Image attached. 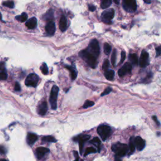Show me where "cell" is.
<instances>
[{"mask_svg": "<svg viewBox=\"0 0 161 161\" xmlns=\"http://www.w3.org/2000/svg\"><path fill=\"white\" fill-rule=\"evenodd\" d=\"M113 1H114V2L116 4H119V1H120V0H113Z\"/></svg>", "mask_w": 161, "mask_h": 161, "instance_id": "cell-45", "label": "cell"}, {"mask_svg": "<svg viewBox=\"0 0 161 161\" xmlns=\"http://www.w3.org/2000/svg\"><path fill=\"white\" fill-rule=\"evenodd\" d=\"M46 30L50 35H53L55 32V25L52 21H49L46 26Z\"/></svg>", "mask_w": 161, "mask_h": 161, "instance_id": "cell-13", "label": "cell"}, {"mask_svg": "<svg viewBox=\"0 0 161 161\" xmlns=\"http://www.w3.org/2000/svg\"><path fill=\"white\" fill-rule=\"evenodd\" d=\"M50 150L49 148L45 147H38L36 149V155L38 159H40L42 158L47 153H49Z\"/></svg>", "mask_w": 161, "mask_h": 161, "instance_id": "cell-14", "label": "cell"}, {"mask_svg": "<svg viewBox=\"0 0 161 161\" xmlns=\"http://www.w3.org/2000/svg\"><path fill=\"white\" fill-rule=\"evenodd\" d=\"M97 132L103 141H106L111 135L112 130L108 125H102L98 128Z\"/></svg>", "mask_w": 161, "mask_h": 161, "instance_id": "cell-3", "label": "cell"}, {"mask_svg": "<svg viewBox=\"0 0 161 161\" xmlns=\"http://www.w3.org/2000/svg\"><path fill=\"white\" fill-rule=\"evenodd\" d=\"M79 56L88 64L91 68H95L97 66V57L91 53L88 49L82 50L79 52Z\"/></svg>", "mask_w": 161, "mask_h": 161, "instance_id": "cell-1", "label": "cell"}, {"mask_svg": "<svg viewBox=\"0 0 161 161\" xmlns=\"http://www.w3.org/2000/svg\"><path fill=\"white\" fill-rule=\"evenodd\" d=\"M89 139H90V135H79V136L75 137V138H74L73 140L74 142H79L80 154H82V150H83V147H84V143L87 142Z\"/></svg>", "mask_w": 161, "mask_h": 161, "instance_id": "cell-9", "label": "cell"}, {"mask_svg": "<svg viewBox=\"0 0 161 161\" xmlns=\"http://www.w3.org/2000/svg\"><path fill=\"white\" fill-rule=\"evenodd\" d=\"M125 58H126V53L125 51H122L121 53V60L120 64H122L125 60Z\"/></svg>", "mask_w": 161, "mask_h": 161, "instance_id": "cell-36", "label": "cell"}, {"mask_svg": "<svg viewBox=\"0 0 161 161\" xmlns=\"http://www.w3.org/2000/svg\"><path fill=\"white\" fill-rule=\"evenodd\" d=\"M48 106H47V103L46 101H43L40 103V105L38 106V112L40 115H44L47 112Z\"/></svg>", "mask_w": 161, "mask_h": 161, "instance_id": "cell-15", "label": "cell"}, {"mask_svg": "<svg viewBox=\"0 0 161 161\" xmlns=\"http://www.w3.org/2000/svg\"><path fill=\"white\" fill-rule=\"evenodd\" d=\"M42 141L47 142H56L57 140L52 136H45L42 137Z\"/></svg>", "mask_w": 161, "mask_h": 161, "instance_id": "cell-23", "label": "cell"}, {"mask_svg": "<svg viewBox=\"0 0 161 161\" xmlns=\"http://www.w3.org/2000/svg\"><path fill=\"white\" fill-rule=\"evenodd\" d=\"M38 137L36 134L29 133L27 135V138H26V141H27L28 144L29 145H32L34 144V143L37 141Z\"/></svg>", "mask_w": 161, "mask_h": 161, "instance_id": "cell-16", "label": "cell"}, {"mask_svg": "<svg viewBox=\"0 0 161 161\" xmlns=\"http://www.w3.org/2000/svg\"><path fill=\"white\" fill-rule=\"evenodd\" d=\"M3 6L5 7H7L8 8H13L15 7V4L13 1H5L3 2Z\"/></svg>", "mask_w": 161, "mask_h": 161, "instance_id": "cell-31", "label": "cell"}, {"mask_svg": "<svg viewBox=\"0 0 161 161\" xmlns=\"http://www.w3.org/2000/svg\"><path fill=\"white\" fill-rule=\"evenodd\" d=\"M105 76L106 79L109 80H112L114 79L115 76V72L113 70H107L105 73Z\"/></svg>", "mask_w": 161, "mask_h": 161, "instance_id": "cell-20", "label": "cell"}, {"mask_svg": "<svg viewBox=\"0 0 161 161\" xmlns=\"http://www.w3.org/2000/svg\"><path fill=\"white\" fill-rule=\"evenodd\" d=\"M59 91V88L57 86H53L51 89L49 100L52 109L53 110H55L57 108V100Z\"/></svg>", "mask_w": 161, "mask_h": 161, "instance_id": "cell-4", "label": "cell"}, {"mask_svg": "<svg viewBox=\"0 0 161 161\" xmlns=\"http://www.w3.org/2000/svg\"><path fill=\"white\" fill-rule=\"evenodd\" d=\"M97 150L93 147H88L86 148L84 153V156H87L88 154H91V153H96Z\"/></svg>", "mask_w": 161, "mask_h": 161, "instance_id": "cell-30", "label": "cell"}, {"mask_svg": "<svg viewBox=\"0 0 161 161\" xmlns=\"http://www.w3.org/2000/svg\"><path fill=\"white\" fill-rule=\"evenodd\" d=\"M132 69V65L130 63H125L120 70L118 71V75L120 77L124 76L127 74L130 73Z\"/></svg>", "mask_w": 161, "mask_h": 161, "instance_id": "cell-11", "label": "cell"}, {"mask_svg": "<svg viewBox=\"0 0 161 161\" xmlns=\"http://www.w3.org/2000/svg\"><path fill=\"white\" fill-rule=\"evenodd\" d=\"M123 6L125 10L129 12H133L137 7L136 0H123Z\"/></svg>", "mask_w": 161, "mask_h": 161, "instance_id": "cell-8", "label": "cell"}, {"mask_svg": "<svg viewBox=\"0 0 161 161\" xmlns=\"http://www.w3.org/2000/svg\"><path fill=\"white\" fill-rule=\"evenodd\" d=\"M39 77L35 74H30L26 77L25 80V84L27 86H32L35 88L38 84Z\"/></svg>", "mask_w": 161, "mask_h": 161, "instance_id": "cell-6", "label": "cell"}, {"mask_svg": "<svg viewBox=\"0 0 161 161\" xmlns=\"http://www.w3.org/2000/svg\"><path fill=\"white\" fill-rule=\"evenodd\" d=\"M129 59L130 62H132V63L133 65H138L139 64V58L138 57H137V54L135 53H132V54H130L129 55Z\"/></svg>", "mask_w": 161, "mask_h": 161, "instance_id": "cell-21", "label": "cell"}, {"mask_svg": "<svg viewBox=\"0 0 161 161\" xmlns=\"http://www.w3.org/2000/svg\"><path fill=\"white\" fill-rule=\"evenodd\" d=\"M115 16V11L113 9H108L103 11L101 15V18L104 22L106 23H111L112 20Z\"/></svg>", "mask_w": 161, "mask_h": 161, "instance_id": "cell-7", "label": "cell"}, {"mask_svg": "<svg viewBox=\"0 0 161 161\" xmlns=\"http://www.w3.org/2000/svg\"><path fill=\"white\" fill-rule=\"evenodd\" d=\"M134 143H135V146L139 151L142 150L145 147V142L141 137H137L135 140H134Z\"/></svg>", "mask_w": 161, "mask_h": 161, "instance_id": "cell-12", "label": "cell"}, {"mask_svg": "<svg viewBox=\"0 0 161 161\" xmlns=\"http://www.w3.org/2000/svg\"><path fill=\"white\" fill-rule=\"evenodd\" d=\"M152 119L154 120V121L155 122H156V123L157 124V126H160V123H159V121H158L157 118L156 116H155V115L153 116V117H152Z\"/></svg>", "mask_w": 161, "mask_h": 161, "instance_id": "cell-40", "label": "cell"}, {"mask_svg": "<svg viewBox=\"0 0 161 161\" xmlns=\"http://www.w3.org/2000/svg\"><path fill=\"white\" fill-rule=\"evenodd\" d=\"M91 144H94V145H97V147H100V145H101V142L100 141V139L98 138V137H95V138H94L92 141L90 142Z\"/></svg>", "mask_w": 161, "mask_h": 161, "instance_id": "cell-33", "label": "cell"}, {"mask_svg": "<svg viewBox=\"0 0 161 161\" xmlns=\"http://www.w3.org/2000/svg\"><path fill=\"white\" fill-rule=\"evenodd\" d=\"M65 67H66L68 70H69L72 80L75 79L77 77V72L75 66H74V65H73H73H71V66H69V65H65Z\"/></svg>", "mask_w": 161, "mask_h": 161, "instance_id": "cell-19", "label": "cell"}, {"mask_svg": "<svg viewBox=\"0 0 161 161\" xmlns=\"http://www.w3.org/2000/svg\"><path fill=\"white\" fill-rule=\"evenodd\" d=\"M110 67V62L108 59H105V61H104L103 64V69L104 71H107L108 69Z\"/></svg>", "mask_w": 161, "mask_h": 161, "instance_id": "cell-34", "label": "cell"}, {"mask_svg": "<svg viewBox=\"0 0 161 161\" xmlns=\"http://www.w3.org/2000/svg\"><path fill=\"white\" fill-rule=\"evenodd\" d=\"M112 149L115 152L116 157H122L127 154L128 150H129V147L126 144L117 143L115 145H113Z\"/></svg>", "mask_w": 161, "mask_h": 161, "instance_id": "cell-2", "label": "cell"}, {"mask_svg": "<svg viewBox=\"0 0 161 161\" xmlns=\"http://www.w3.org/2000/svg\"><path fill=\"white\" fill-rule=\"evenodd\" d=\"M53 11L52 10H50L49 11H47V13L45 15V18H46V20H49V21H51L52 19L53 18Z\"/></svg>", "mask_w": 161, "mask_h": 161, "instance_id": "cell-26", "label": "cell"}, {"mask_svg": "<svg viewBox=\"0 0 161 161\" xmlns=\"http://www.w3.org/2000/svg\"><path fill=\"white\" fill-rule=\"evenodd\" d=\"M111 61H112V64L113 66H115L116 65V61H117V50L115 49L113 50L112 57H111Z\"/></svg>", "mask_w": 161, "mask_h": 161, "instance_id": "cell-27", "label": "cell"}, {"mask_svg": "<svg viewBox=\"0 0 161 161\" xmlns=\"http://www.w3.org/2000/svg\"><path fill=\"white\" fill-rule=\"evenodd\" d=\"M74 156H75L76 160H78L79 159V155H78V152H77V151H74Z\"/></svg>", "mask_w": 161, "mask_h": 161, "instance_id": "cell-42", "label": "cell"}, {"mask_svg": "<svg viewBox=\"0 0 161 161\" xmlns=\"http://www.w3.org/2000/svg\"><path fill=\"white\" fill-rule=\"evenodd\" d=\"M89 11H95V10H96V8H95V7L93 5H89Z\"/></svg>", "mask_w": 161, "mask_h": 161, "instance_id": "cell-41", "label": "cell"}, {"mask_svg": "<svg viewBox=\"0 0 161 161\" xmlns=\"http://www.w3.org/2000/svg\"><path fill=\"white\" fill-rule=\"evenodd\" d=\"M88 50L91 53H93L94 56L98 57L100 53V47L99 46V43H98V41L96 39L91 40L90 43H89Z\"/></svg>", "mask_w": 161, "mask_h": 161, "instance_id": "cell-5", "label": "cell"}, {"mask_svg": "<svg viewBox=\"0 0 161 161\" xmlns=\"http://www.w3.org/2000/svg\"><path fill=\"white\" fill-rule=\"evenodd\" d=\"M112 91V89L111 88H107L105 91H104L103 93L101 94V96H105L106 94H108L110 92Z\"/></svg>", "mask_w": 161, "mask_h": 161, "instance_id": "cell-35", "label": "cell"}, {"mask_svg": "<svg viewBox=\"0 0 161 161\" xmlns=\"http://www.w3.org/2000/svg\"><path fill=\"white\" fill-rule=\"evenodd\" d=\"M129 148H130V151L131 153H133L134 150H135V143H134V140L133 139L131 138L130 141V144H129Z\"/></svg>", "mask_w": 161, "mask_h": 161, "instance_id": "cell-29", "label": "cell"}, {"mask_svg": "<svg viewBox=\"0 0 161 161\" xmlns=\"http://www.w3.org/2000/svg\"><path fill=\"white\" fill-rule=\"evenodd\" d=\"M27 18H28L27 14H26V13H23L22 15H21L16 16L15 18L17 20L20 21V22H25V21H26V20H27Z\"/></svg>", "mask_w": 161, "mask_h": 161, "instance_id": "cell-24", "label": "cell"}, {"mask_svg": "<svg viewBox=\"0 0 161 161\" xmlns=\"http://www.w3.org/2000/svg\"><path fill=\"white\" fill-rule=\"evenodd\" d=\"M94 105V103L93 102V101L86 100L85 101V103H84V105H83L82 107L84 108H89V107L93 106Z\"/></svg>", "mask_w": 161, "mask_h": 161, "instance_id": "cell-32", "label": "cell"}, {"mask_svg": "<svg viewBox=\"0 0 161 161\" xmlns=\"http://www.w3.org/2000/svg\"><path fill=\"white\" fill-rule=\"evenodd\" d=\"M7 74L5 72L0 73V79L1 80H6L7 79Z\"/></svg>", "mask_w": 161, "mask_h": 161, "instance_id": "cell-37", "label": "cell"}, {"mask_svg": "<svg viewBox=\"0 0 161 161\" xmlns=\"http://www.w3.org/2000/svg\"><path fill=\"white\" fill-rule=\"evenodd\" d=\"M112 0H101V7L103 9H106L110 7L112 5Z\"/></svg>", "mask_w": 161, "mask_h": 161, "instance_id": "cell-22", "label": "cell"}, {"mask_svg": "<svg viewBox=\"0 0 161 161\" xmlns=\"http://www.w3.org/2000/svg\"><path fill=\"white\" fill-rule=\"evenodd\" d=\"M0 153L1 154H5V150L3 147L0 145Z\"/></svg>", "mask_w": 161, "mask_h": 161, "instance_id": "cell-43", "label": "cell"}, {"mask_svg": "<svg viewBox=\"0 0 161 161\" xmlns=\"http://www.w3.org/2000/svg\"><path fill=\"white\" fill-rule=\"evenodd\" d=\"M148 59H149L148 53L146 51H145V50H143L139 61L140 66L141 67H145L147 65H148V64H149Z\"/></svg>", "mask_w": 161, "mask_h": 161, "instance_id": "cell-10", "label": "cell"}, {"mask_svg": "<svg viewBox=\"0 0 161 161\" xmlns=\"http://www.w3.org/2000/svg\"><path fill=\"white\" fill-rule=\"evenodd\" d=\"M37 24V21L36 18L32 17L30 19H29L26 23V26L29 29H34L36 28Z\"/></svg>", "mask_w": 161, "mask_h": 161, "instance_id": "cell-18", "label": "cell"}, {"mask_svg": "<svg viewBox=\"0 0 161 161\" xmlns=\"http://www.w3.org/2000/svg\"><path fill=\"white\" fill-rule=\"evenodd\" d=\"M67 28V19L65 16H62L59 22V28L62 32H65Z\"/></svg>", "mask_w": 161, "mask_h": 161, "instance_id": "cell-17", "label": "cell"}, {"mask_svg": "<svg viewBox=\"0 0 161 161\" xmlns=\"http://www.w3.org/2000/svg\"><path fill=\"white\" fill-rule=\"evenodd\" d=\"M0 20L2 21V15H1V13H0Z\"/></svg>", "mask_w": 161, "mask_h": 161, "instance_id": "cell-46", "label": "cell"}, {"mask_svg": "<svg viewBox=\"0 0 161 161\" xmlns=\"http://www.w3.org/2000/svg\"><path fill=\"white\" fill-rule=\"evenodd\" d=\"M40 69L42 71V73L44 75H47L49 73V69H48V67L46 63H44L42 64V65L40 67Z\"/></svg>", "mask_w": 161, "mask_h": 161, "instance_id": "cell-28", "label": "cell"}, {"mask_svg": "<svg viewBox=\"0 0 161 161\" xmlns=\"http://www.w3.org/2000/svg\"><path fill=\"white\" fill-rule=\"evenodd\" d=\"M21 88H20V85L19 84V82H15V90L16 91H20Z\"/></svg>", "mask_w": 161, "mask_h": 161, "instance_id": "cell-39", "label": "cell"}, {"mask_svg": "<svg viewBox=\"0 0 161 161\" xmlns=\"http://www.w3.org/2000/svg\"><path fill=\"white\" fill-rule=\"evenodd\" d=\"M156 50V56L157 57L161 55V46L157 47Z\"/></svg>", "mask_w": 161, "mask_h": 161, "instance_id": "cell-38", "label": "cell"}, {"mask_svg": "<svg viewBox=\"0 0 161 161\" xmlns=\"http://www.w3.org/2000/svg\"><path fill=\"white\" fill-rule=\"evenodd\" d=\"M112 50V47L108 43H105L104 45V52H105V54L108 55Z\"/></svg>", "mask_w": 161, "mask_h": 161, "instance_id": "cell-25", "label": "cell"}, {"mask_svg": "<svg viewBox=\"0 0 161 161\" xmlns=\"http://www.w3.org/2000/svg\"><path fill=\"white\" fill-rule=\"evenodd\" d=\"M144 1L145 3H147V4L150 3V0H144Z\"/></svg>", "mask_w": 161, "mask_h": 161, "instance_id": "cell-44", "label": "cell"}]
</instances>
